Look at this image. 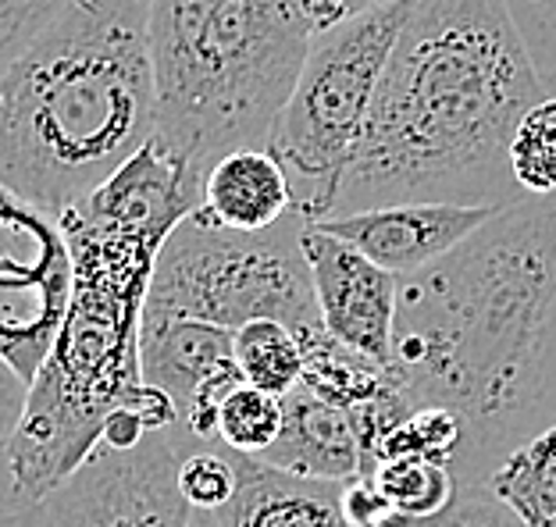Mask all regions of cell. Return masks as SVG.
<instances>
[{"label": "cell", "mask_w": 556, "mask_h": 527, "mask_svg": "<svg viewBox=\"0 0 556 527\" xmlns=\"http://www.w3.org/2000/svg\"><path fill=\"white\" fill-rule=\"evenodd\" d=\"M303 343V382L314 396L328 399V403L343 407V410H361L364 403H371L375 396H382L393 371L386 363H378L371 357L357 354L343 343H336L325 329L300 335Z\"/></svg>", "instance_id": "2e32d148"}, {"label": "cell", "mask_w": 556, "mask_h": 527, "mask_svg": "<svg viewBox=\"0 0 556 527\" xmlns=\"http://www.w3.org/2000/svg\"><path fill=\"white\" fill-rule=\"evenodd\" d=\"M72 0H0V75L61 18Z\"/></svg>", "instance_id": "d4e9b609"}, {"label": "cell", "mask_w": 556, "mask_h": 527, "mask_svg": "<svg viewBox=\"0 0 556 527\" xmlns=\"http://www.w3.org/2000/svg\"><path fill=\"white\" fill-rule=\"evenodd\" d=\"M307 221L303 210H293L275 229L232 232L193 210L161 246L147 310L229 332L264 318L289 324L296 335L325 329L300 243Z\"/></svg>", "instance_id": "8992f818"}, {"label": "cell", "mask_w": 556, "mask_h": 527, "mask_svg": "<svg viewBox=\"0 0 556 527\" xmlns=\"http://www.w3.org/2000/svg\"><path fill=\"white\" fill-rule=\"evenodd\" d=\"M150 0H72L0 75V185L65 215L154 140Z\"/></svg>", "instance_id": "277c9868"}, {"label": "cell", "mask_w": 556, "mask_h": 527, "mask_svg": "<svg viewBox=\"0 0 556 527\" xmlns=\"http://www.w3.org/2000/svg\"><path fill=\"white\" fill-rule=\"evenodd\" d=\"M236 488L222 506L186 510V527H353L343 510L346 481H318L232 453Z\"/></svg>", "instance_id": "4fadbf2b"}, {"label": "cell", "mask_w": 556, "mask_h": 527, "mask_svg": "<svg viewBox=\"0 0 556 527\" xmlns=\"http://www.w3.org/2000/svg\"><path fill=\"white\" fill-rule=\"evenodd\" d=\"M417 0H393L318 29L268 150L293 179L311 221L332 215L339 182L371 118L378 82Z\"/></svg>", "instance_id": "52a82bcc"}, {"label": "cell", "mask_w": 556, "mask_h": 527, "mask_svg": "<svg viewBox=\"0 0 556 527\" xmlns=\"http://www.w3.org/2000/svg\"><path fill=\"white\" fill-rule=\"evenodd\" d=\"M485 485L525 527H556V421L510 449Z\"/></svg>", "instance_id": "e0dca14e"}, {"label": "cell", "mask_w": 556, "mask_h": 527, "mask_svg": "<svg viewBox=\"0 0 556 527\" xmlns=\"http://www.w3.org/2000/svg\"><path fill=\"white\" fill-rule=\"evenodd\" d=\"M546 97L510 0H417L378 82L332 215L514 204L510 140Z\"/></svg>", "instance_id": "3957f363"}, {"label": "cell", "mask_w": 556, "mask_h": 527, "mask_svg": "<svg viewBox=\"0 0 556 527\" xmlns=\"http://www.w3.org/2000/svg\"><path fill=\"white\" fill-rule=\"evenodd\" d=\"M464 421L446 407H417L410 410V417L396 424L389 438L378 449V460H403V457H417V460H435V463H457L460 449H464ZM371 467V471H375Z\"/></svg>", "instance_id": "7402d4cb"}, {"label": "cell", "mask_w": 556, "mask_h": 527, "mask_svg": "<svg viewBox=\"0 0 556 527\" xmlns=\"http://www.w3.org/2000/svg\"><path fill=\"white\" fill-rule=\"evenodd\" d=\"M303 257H307L314 299L325 332L378 363L393 360V324L400 304V279L378 268L361 249L339 235H328L314 221L303 224Z\"/></svg>", "instance_id": "8fae6325"}, {"label": "cell", "mask_w": 556, "mask_h": 527, "mask_svg": "<svg viewBox=\"0 0 556 527\" xmlns=\"http://www.w3.org/2000/svg\"><path fill=\"white\" fill-rule=\"evenodd\" d=\"M204 179L150 140L97 193L61 215L72 246V299L58 343L29 385L8 446L11 488L40 506L100 446L111 413L139 407L164 432L175 407L143 385L139 329L164 240L200 207Z\"/></svg>", "instance_id": "7a4b0ae2"}, {"label": "cell", "mask_w": 556, "mask_h": 527, "mask_svg": "<svg viewBox=\"0 0 556 527\" xmlns=\"http://www.w3.org/2000/svg\"><path fill=\"white\" fill-rule=\"evenodd\" d=\"M403 527H525V520L485 481H457V496L446 510Z\"/></svg>", "instance_id": "cb8c5ba5"}, {"label": "cell", "mask_w": 556, "mask_h": 527, "mask_svg": "<svg viewBox=\"0 0 556 527\" xmlns=\"http://www.w3.org/2000/svg\"><path fill=\"white\" fill-rule=\"evenodd\" d=\"M368 478L403 520L432 517V513L446 510L450 499L457 496V474H453L450 463L435 460H382Z\"/></svg>", "instance_id": "d6986e66"}, {"label": "cell", "mask_w": 556, "mask_h": 527, "mask_svg": "<svg viewBox=\"0 0 556 527\" xmlns=\"http://www.w3.org/2000/svg\"><path fill=\"white\" fill-rule=\"evenodd\" d=\"M343 510L353 527H403L407 520L389 506V499L378 492L368 474L343 485Z\"/></svg>", "instance_id": "484cf974"}, {"label": "cell", "mask_w": 556, "mask_h": 527, "mask_svg": "<svg viewBox=\"0 0 556 527\" xmlns=\"http://www.w3.org/2000/svg\"><path fill=\"white\" fill-rule=\"evenodd\" d=\"M236 467L232 449L225 446H200L186 449L179 460V492L186 510H214L232 496Z\"/></svg>", "instance_id": "603a6c76"}, {"label": "cell", "mask_w": 556, "mask_h": 527, "mask_svg": "<svg viewBox=\"0 0 556 527\" xmlns=\"http://www.w3.org/2000/svg\"><path fill=\"white\" fill-rule=\"evenodd\" d=\"M200 215L232 232H264L289 218L296 190L268 146H243L218 157L200 185Z\"/></svg>", "instance_id": "9a60e30c"}, {"label": "cell", "mask_w": 556, "mask_h": 527, "mask_svg": "<svg viewBox=\"0 0 556 527\" xmlns=\"http://www.w3.org/2000/svg\"><path fill=\"white\" fill-rule=\"evenodd\" d=\"M282 435L257 460L318 481H353L364 474V449L353 413L296 385L282 396Z\"/></svg>", "instance_id": "5bb4252c"}, {"label": "cell", "mask_w": 556, "mask_h": 527, "mask_svg": "<svg viewBox=\"0 0 556 527\" xmlns=\"http://www.w3.org/2000/svg\"><path fill=\"white\" fill-rule=\"evenodd\" d=\"M510 175L525 196L556 193V97L546 93L517 121L510 140Z\"/></svg>", "instance_id": "44dd1931"}, {"label": "cell", "mask_w": 556, "mask_h": 527, "mask_svg": "<svg viewBox=\"0 0 556 527\" xmlns=\"http://www.w3.org/2000/svg\"><path fill=\"white\" fill-rule=\"evenodd\" d=\"M139 374L147 388L175 407L182 449L218 446V407L243 382L229 329L179 313L143 310Z\"/></svg>", "instance_id": "30bf717a"}, {"label": "cell", "mask_w": 556, "mask_h": 527, "mask_svg": "<svg viewBox=\"0 0 556 527\" xmlns=\"http://www.w3.org/2000/svg\"><path fill=\"white\" fill-rule=\"evenodd\" d=\"M503 204H386L314 221L396 279L428 268L482 229Z\"/></svg>", "instance_id": "7c38bea8"}, {"label": "cell", "mask_w": 556, "mask_h": 527, "mask_svg": "<svg viewBox=\"0 0 556 527\" xmlns=\"http://www.w3.org/2000/svg\"><path fill=\"white\" fill-rule=\"evenodd\" d=\"M396 385L464 421L457 481L556 421V193L500 207L471 240L400 279Z\"/></svg>", "instance_id": "6da1fadb"}, {"label": "cell", "mask_w": 556, "mask_h": 527, "mask_svg": "<svg viewBox=\"0 0 556 527\" xmlns=\"http://www.w3.org/2000/svg\"><path fill=\"white\" fill-rule=\"evenodd\" d=\"M154 143L200 179L218 157L268 146L314 25L296 0H150Z\"/></svg>", "instance_id": "5b68a950"}, {"label": "cell", "mask_w": 556, "mask_h": 527, "mask_svg": "<svg viewBox=\"0 0 556 527\" xmlns=\"http://www.w3.org/2000/svg\"><path fill=\"white\" fill-rule=\"evenodd\" d=\"M72 274L61 215L0 185V360L25 385L58 343Z\"/></svg>", "instance_id": "ba28073f"}, {"label": "cell", "mask_w": 556, "mask_h": 527, "mask_svg": "<svg viewBox=\"0 0 556 527\" xmlns=\"http://www.w3.org/2000/svg\"><path fill=\"white\" fill-rule=\"evenodd\" d=\"M303 15L311 18L314 33L318 29H328V25L343 22V18H353V15H364V11L371 8H386L393 4V0H296Z\"/></svg>", "instance_id": "83f0119b"}, {"label": "cell", "mask_w": 556, "mask_h": 527, "mask_svg": "<svg viewBox=\"0 0 556 527\" xmlns=\"http://www.w3.org/2000/svg\"><path fill=\"white\" fill-rule=\"evenodd\" d=\"M179 460V428L150 432L129 449L100 442L33 513L40 527H186Z\"/></svg>", "instance_id": "9c48e42d"}, {"label": "cell", "mask_w": 556, "mask_h": 527, "mask_svg": "<svg viewBox=\"0 0 556 527\" xmlns=\"http://www.w3.org/2000/svg\"><path fill=\"white\" fill-rule=\"evenodd\" d=\"M282 396L264 393L257 385L239 382L218 407V446L239 457H261L282 435Z\"/></svg>", "instance_id": "ffe728a7"}, {"label": "cell", "mask_w": 556, "mask_h": 527, "mask_svg": "<svg viewBox=\"0 0 556 527\" xmlns=\"http://www.w3.org/2000/svg\"><path fill=\"white\" fill-rule=\"evenodd\" d=\"M25 396H29V385H25L4 360H0V449H4V453L11 446V435H15L18 421H22Z\"/></svg>", "instance_id": "4316f807"}, {"label": "cell", "mask_w": 556, "mask_h": 527, "mask_svg": "<svg viewBox=\"0 0 556 527\" xmlns=\"http://www.w3.org/2000/svg\"><path fill=\"white\" fill-rule=\"evenodd\" d=\"M236 368L247 385L271 396H289L303 382V343L282 321H250L232 332Z\"/></svg>", "instance_id": "ac0fdd59"}]
</instances>
